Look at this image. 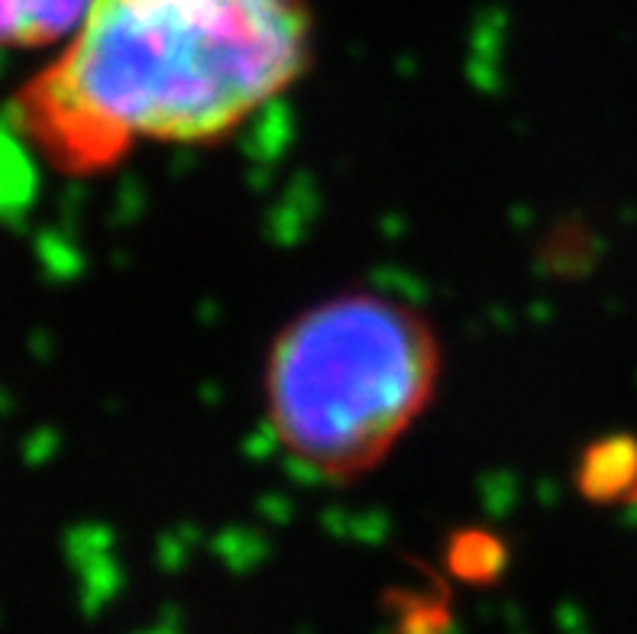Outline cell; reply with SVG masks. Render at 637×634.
<instances>
[{
  "label": "cell",
  "instance_id": "cell-1",
  "mask_svg": "<svg viewBox=\"0 0 637 634\" xmlns=\"http://www.w3.org/2000/svg\"><path fill=\"white\" fill-rule=\"evenodd\" d=\"M305 0H91L65 53L30 78L13 130L65 175L136 143H213L311 65Z\"/></svg>",
  "mask_w": 637,
  "mask_h": 634
},
{
  "label": "cell",
  "instance_id": "cell-2",
  "mask_svg": "<svg viewBox=\"0 0 637 634\" xmlns=\"http://www.w3.org/2000/svg\"><path fill=\"white\" fill-rule=\"evenodd\" d=\"M440 367L437 330L411 305L375 292L327 298L268 350L272 434L301 470L356 479L425 415Z\"/></svg>",
  "mask_w": 637,
  "mask_h": 634
},
{
  "label": "cell",
  "instance_id": "cell-4",
  "mask_svg": "<svg viewBox=\"0 0 637 634\" xmlns=\"http://www.w3.org/2000/svg\"><path fill=\"white\" fill-rule=\"evenodd\" d=\"M589 482L605 492V495H618L625 489L637 485V444L635 440H612L605 450H598L592 457V473Z\"/></svg>",
  "mask_w": 637,
  "mask_h": 634
},
{
  "label": "cell",
  "instance_id": "cell-3",
  "mask_svg": "<svg viewBox=\"0 0 637 634\" xmlns=\"http://www.w3.org/2000/svg\"><path fill=\"white\" fill-rule=\"evenodd\" d=\"M91 0H0V50H43L68 40Z\"/></svg>",
  "mask_w": 637,
  "mask_h": 634
}]
</instances>
